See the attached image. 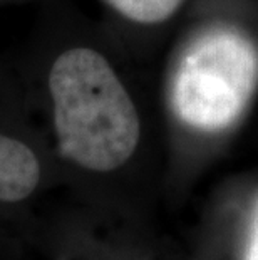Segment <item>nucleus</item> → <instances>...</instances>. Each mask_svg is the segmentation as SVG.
Returning a JSON list of instances; mask_svg holds the SVG:
<instances>
[{"instance_id": "obj_5", "label": "nucleus", "mask_w": 258, "mask_h": 260, "mask_svg": "<svg viewBox=\"0 0 258 260\" xmlns=\"http://www.w3.org/2000/svg\"><path fill=\"white\" fill-rule=\"evenodd\" d=\"M243 260H258V197L255 200L253 210H251V218H250L248 234H246Z\"/></svg>"}, {"instance_id": "obj_2", "label": "nucleus", "mask_w": 258, "mask_h": 260, "mask_svg": "<svg viewBox=\"0 0 258 260\" xmlns=\"http://www.w3.org/2000/svg\"><path fill=\"white\" fill-rule=\"evenodd\" d=\"M52 124L60 156L82 170L111 173L124 167L142 136L139 106L101 51L72 46L47 74Z\"/></svg>"}, {"instance_id": "obj_1", "label": "nucleus", "mask_w": 258, "mask_h": 260, "mask_svg": "<svg viewBox=\"0 0 258 260\" xmlns=\"http://www.w3.org/2000/svg\"><path fill=\"white\" fill-rule=\"evenodd\" d=\"M253 0H193L169 54L163 109L174 129L225 136L258 101V12Z\"/></svg>"}, {"instance_id": "obj_3", "label": "nucleus", "mask_w": 258, "mask_h": 260, "mask_svg": "<svg viewBox=\"0 0 258 260\" xmlns=\"http://www.w3.org/2000/svg\"><path fill=\"white\" fill-rule=\"evenodd\" d=\"M41 181L37 154L17 138L0 133V202H20L35 191Z\"/></svg>"}, {"instance_id": "obj_4", "label": "nucleus", "mask_w": 258, "mask_h": 260, "mask_svg": "<svg viewBox=\"0 0 258 260\" xmlns=\"http://www.w3.org/2000/svg\"><path fill=\"white\" fill-rule=\"evenodd\" d=\"M131 25L156 29L169 25L185 14L193 0H99Z\"/></svg>"}]
</instances>
